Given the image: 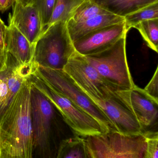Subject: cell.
<instances>
[{"instance_id": "obj_7", "label": "cell", "mask_w": 158, "mask_h": 158, "mask_svg": "<svg viewBox=\"0 0 158 158\" xmlns=\"http://www.w3.org/2000/svg\"><path fill=\"white\" fill-rule=\"evenodd\" d=\"M63 70L95 102L105 100L120 91L103 78L84 56L76 52Z\"/></svg>"}, {"instance_id": "obj_14", "label": "cell", "mask_w": 158, "mask_h": 158, "mask_svg": "<svg viewBox=\"0 0 158 158\" xmlns=\"http://www.w3.org/2000/svg\"><path fill=\"white\" fill-rule=\"evenodd\" d=\"M124 22V18L111 14L100 15L82 22L70 20L67 27L72 42L86 34L108 26Z\"/></svg>"}, {"instance_id": "obj_13", "label": "cell", "mask_w": 158, "mask_h": 158, "mask_svg": "<svg viewBox=\"0 0 158 158\" xmlns=\"http://www.w3.org/2000/svg\"><path fill=\"white\" fill-rule=\"evenodd\" d=\"M6 53L13 56L19 65H30L33 63L35 45L11 23L7 27L5 38Z\"/></svg>"}, {"instance_id": "obj_12", "label": "cell", "mask_w": 158, "mask_h": 158, "mask_svg": "<svg viewBox=\"0 0 158 158\" xmlns=\"http://www.w3.org/2000/svg\"><path fill=\"white\" fill-rule=\"evenodd\" d=\"M8 22L13 24L29 41L35 45L45 30L37 9L30 4L22 5L16 1L13 6Z\"/></svg>"}, {"instance_id": "obj_16", "label": "cell", "mask_w": 158, "mask_h": 158, "mask_svg": "<svg viewBox=\"0 0 158 158\" xmlns=\"http://www.w3.org/2000/svg\"><path fill=\"white\" fill-rule=\"evenodd\" d=\"M56 158H89L83 137L74 135L62 140Z\"/></svg>"}, {"instance_id": "obj_8", "label": "cell", "mask_w": 158, "mask_h": 158, "mask_svg": "<svg viewBox=\"0 0 158 158\" xmlns=\"http://www.w3.org/2000/svg\"><path fill=\"white\" fill-rule=\"evenodd\" d=\"M30 101L33 145L46 147L50 143L57 108L31 84Z\"/></svg>"}, {"instance_id": "obj_25", "label": "cell", "mask_w": 158, "mask_h": 158, "mask_svg": "<svg viewBox=\"0 0 158 158\" xmlns=\"http://www.w3.org/2000/svg\"><path fill=\"white\" fill-rule=\"evenodd\" d=\"M17 0H0V11L4 13L14 5Z\"/></svg>"}, {"instance_id": "obj_26", "label": "cell", "mask_w": 158, "mask_h": 158, "mask_svg": "<svg viewBox=\"0 0 158 158\" xmlns=\"http://www.w3.org/2000/svg\"><path fill=\"white\" fill-rule=\"evenodd\" d=\"M17 1L21 4L22 5L26 6L28 4L30 0H17Z\"/></svg>"}, {"instance_id": "obj_3", "label": "cell", "mask_w": 158, "mask_h": 158, "mask_svg": "<svg viewBox=\"0 0 158 158\" xmlns=\"http://www.w3.org/2000/svg\"><path fill=\"white\" fill-rule=\"evenodd\" d=\"M75 52L67 23L57 22L46 27L36 42L33 63L46 68L63 70Z\"/></svg>"}, {"instance_id": "obj_4", "label": "cell", "mask_w": 158, "mask_h": 158, "mask_svg": "<svg viewBox=\"0 0 158 158\" xmlns=\"http://www.w3.org/2000/svg\"><path fill=\"white\" fill-rule=\"evenodd\" d=\"M83 138L89 158H144L147 142L143 133L126 135L110 131Z\"/></svg>"}, {"instance_id": "obj_27", "label": "cell", "mask_w": 158, "mask_h": 158, "mask_svg": "<svg viewBox=\"0 0 158 158\" xmlns=\"http://www.w3.org/2000/svg\"><path fill=\"white\" fill-rule=\"evenodd\" d=\"M4 65V64L2 62V60L0 59V70L2 69Z\"/></svg>"}, {"instance_id": "obj_10", "label": "cell", "mask_w": 158, "mask_h": 158, "mask_svg": "<svg viewBox=\"0 0 158 158\" xmlns=\"http://www.w3.org/2000/svg\"><path fill=\"white\" fill-rule=\"evenodd\" d=\"M125 22L99 29L73 42L76 52L87 56L101 52L127 34Z\"/></svg>"}, {"instance_id": "obj_17", "label": "cell", "mask_w": 158, "mask_h": 158, "mask_svg": "<svg viewBox=\"0 0 158 158\" xmlns=\"http://www.w3.org/2000/svg\"><path fill=\"white\" fill-rule=\"evenodd\" d=\"M84 1L58 0L46 27L57 22L67 23L73 17L78 7Z\"/></svg>"}, {"instance_id": "obj_24", "label": "cell", "mask_w": 158, "mask_h": 158, "mask_svg": "<svg viewBox=\"0 0 158 158\" xmlns=\"http://www.w3.org/2000/svg\"><path fill=\"white\" fill-rule=\"evenodd\" d=\"M7 27L0 18V59L4 64L6 58L5 38Z\"/></svg>"}, {"instance_id": "obj_22", "label": "cell", "mask_w": 158, "mask_h": 158, "mask_svg": "<svg viewBox=\"0 0 158 158\" xmlns=\"http://www.w3.org/2000/svg\"><path fill=\"white\" fill-rule=\"evenodd\" d=\"M147 142L144 158H158V133L157 131H147L143 132Z\"/></svg>"}, {"instance_id": "obj_19", "label": "cell", "mask_w": 158, "mask_h": 158, "mask_svg": "<svg viewBox=\"0 0 158 158\" xmlns=\"http://www.w3.org/2000/svg\"><path fill=\"white\" fill-rule=\"evenodd\" d=\"M134 28L138 30L148 47L158 52V18L140 22Z\"/></svg>"}, {"instance_id": "obj_18", "label": "cell", "mask_w": 158, "mask_h": 158, "mask_svg": "<svg viewBox=\"0 0 158 158\" xmlns=\"http://www.w3.org/2000/svg\"><path fill=\"white\" fill-rule=\"evenodd\" d=\"M158 18V2L148 5L124 17L125 27L127 31L134 28L140 22Z\"/></svg>"}, {"instance_id": "obj_2", "label": "cell", "mask_w": 158, "mask_h": 158, "mask_svg": "<svg viewBox=\"0 0 158 158\" xmlns=\"http://www.w3.org/2000/svg\"><path fill=\"white\" fill-rule=\"evenodd\" d=\"M27 78L54 105L74 135L86 137L110 131L71 100L56 91L33 69Z\"/></svg>"}, {"instance_id": "obj_9", "label": "cell", "mask_w": 158, "mask_h": 158, "mask_svg": "<svg viewBox=\"0 0 158 158\" xmlns=\"http://www.w3.org/2000/svg\"><path fill=\"white\" fill-rule=\"evenodd\" d=\"M122 91H117L109 98L95 103L107 117L115 131L126 135L143 133L140 123Z\"/></svg>"}, {"instance_id": "obj_1", "label": "cell", "mask_w": 158, "mask_h": 158, "mask_svg": "<svg viewBox=\"0 0 158 158\" xmlns=\"http://www.w3.org/2000/svg\"><path fill=\"white\" fill-rule=\"evenodd\" d=\"M30 89L26 78L0 119V158H32Z\"/></svg>"}, {"instance_id": "obj_5", "label": "cell", "mask_w": 158, "mask_h": 158, "mask_svg": "<svg viewBox=\"0 0 158 158\" xmlns=\"http://www.w3.org/2000/svg\"><path fill=\"white\" fill-rule=\"evenodd\" d=\"M126 40L125 35L105 51L84 56L103 78L120 91L135 86L127 63Z\"/></svg>"}, {"instance_id": "obj_23", "label": "cell", "mask_w": 158, "mask_h": 158, "mask_svg": "<svg viewBox=\"0 0 158 158\" xmlns=\"http://www.w3.org/2000/svg\"><path fill=\"white\" fill-rule=\"evenodd\" d=\"M158 70L157 67L153 77L143 90L149 96L158 101Z\"/></svg>"}, {"instance_id": "obj_11", "label": "cell", "mask_w": 158, "mask_h": 158, "mask_svg": "<svg viewBox=\"0 0 158 158\" xmlns=\"http://www.w3.org/2000/svg\"><path fill=\"white\" fill-rule=\"evenodd\" d=\"M122 95L134 113L143 129L147 131H157L158 101L149 96L143 89L135 85Z\"/></svg>"}, {"instance_id": "obj_6", "label": "cell", "mask_w": 158, "mask_h": 158, "mask_svg": "<svg viewBox=\"0 0 158 158\" xmlns=\"http://www.w3.org/2000/svg\"><path fill=\"white\" fill-rule=\"evenodd\" d=\"M33 70L56 91L71 100L109 131H114L103 110L64 70L51 69L36 64Z\"/></svg>"}, {"instance_id": "obj_15", "label": "cell", "mask_w": 158, "mask_h": 158, "mask_svg": "<svg viewBox=\"0 0 158 158\" xmlns=\"http://www.w3.org/2000/svg\"><path fill=\"white\" fill-rule=\"evenodd\" d=\"M109 13L125 17L158 0H92Z\"/></svg>"}, {"instance_id": "obj_20", "label": "cell", "mask_w": 158, "mask_h": 158, "mask_svg": "<svg viewBox=\"0 0 158 158\" xmlns=\"http://www.w3.org/2000/svg\"><path fill=\"white\" fill-rule=\"evenodd\" d=\"M110 14L92 0H85L77 8L71 20L82 22L100 15Z\"/></svg>"}, {"instance_id": "obj_21", "label": "cell", "mask_w": 158, "mask_h": 158, "mask_svg": "<svg viewBox=\"0 0 158 158\" xmlns=\"http://www.w3.org/2000/svg\"><path fill=\"white\" fill-rule=\"evenodd\" d=\"M58 0H30L29 4L34 6L39 12L44 28L48 25Z\"/></svg>"}]
</instances>
